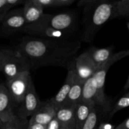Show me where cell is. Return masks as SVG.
Instances as JSON below:
<instances>
[{
    "mask_svg": "<svg viewBox=\"0 0 129 129\" xmlns=\"http://www.w3.org/2000/svg\"><path fill=\"white\" fill-rule=\"evenodd\" d=\"M80 47L79 40L27 36L20 39L15 50L27 59L31 69L54 66L64 68L68 70L72 66Z\"/></svg>",
    "mask_w": 129,
    "mask_h": 129,
    "instance_id": "6da1fadb",
    "label": "cell"
},
{
    "mask_svg": "<svg viewBox=\"0 0 129 129\" xmlns=\"http://www.w3.org/2000/svg\"><path fill=\"white\" fill-rule=\"evenodd\" d=\"M83 8V28L82 40L92 42L101 28L114 18L115 1L108 0H84L78 2Z\"/></svg>",
    "mask_w": 129,
    "mask_h": 129,
    "instance_id": "7a4b0ae2",
    "label": "cell"
},
{
    "mask_svg": "<svg viewBox=\"0 0 129 129\" xmlns=\"http://www.w3.org/2000/svg\"><path fill=\"white\" fill-rule=\"evenodd\" d=\"M129 56L128 50L118 52L113 55L111 59L101 68L97 69L94 74V78L97 84V93L94 101V107L101 116H108L112 108L111 101L106 96L104 92V84L106 74L113 64L123 58Z\"/></svg>",
    "mask_w": 129,
    "mask_h": 129,
    "instance_id": "3957f363",
    "label": "cell"
},
{
    "mask_svg": "<svg viewBox=\"0 0 129 129\" xmlns=\"http://www.w3.org/2000/svg\"><path fill=\"white\" fill-rule=\"evenodd\" d=\"M3 62L1 71L6 79V81L16 78L25 72H30V63L27 59L15 50H4Z\"/></svg>",
    "mask_w": 129,
    "mask_h": 129,
    "instance_id": "277c9868",
    "label": "cell"
},
{
    "mask_svg": "<svg viewBox=\"0 0 129 129\" xmlns=\"http://www.w3.org/2000/svg\"><path fill=\"white\" fill-rule=\"evenodd\" d=\"M39 21L55 30L67 33L75 26L77 16L73 11H66L54 15L44 13Z\"/></svg>",
    "mask_w": 129,
    "mask_h": 129,
    "instance_id": "5b68a950",
    "label": "cell"
},
{
    "mask_svg": "<svg viewBox=\"0 0 129 129\" xmlns=\"http://www.w3.org/2000/svg\"><path fill=\"white\" fill-rule=\"evenodd\" d=\"M32 81L30 72H25L6 81V86L14 103L21 104Z\"/></svg>",
    "mask_w": 129,
    "mask_h": 129,
    "instance_id": "8992f818",
    "label": "cell"
},
{
    "mask_svg": "<svg viewBox=\"0 0 129 129\" xmlns=\"http://www.w3.org/2000/svg\"><path fill=\"white\" fill-rule=\"evenodd\" d=\"M22 31L29 36L42 39L66 40L67 37V33L55 30L40 21L26 25Z\"/></svg>",
    "mask_w": 129,
    "mask_h": 129,
    "instance_id": "52a82bcc",
    "label": "cell"
},
{
    "mask_svg": "<svg viewBox=\"0 0 129 129\" xmlns=\"http://www.w3.org/2000/svg\"><path fill=\"white\" fill-rule=\"evenodd\" d=\"M0 25L1 33L5 35H10L18 31H22L27 25L22 8L10 10Z\"/></svg>",
    "mask_w": 129,
    "mask_h": 129,
    "instance_id": "ba28073f",
    "label": "cell"
},
{
    "mask_svg": "<svg viewBox=\"0 0 129 129\" xmlns=\"http://www.w3.org/2000/svg\"><path fill=\"white\" fill-rule=\"evenodd\" d=\"M41 103L42 102H40L34 84L32 81L22 102L19 105L16 113V115L22 118L27 119L29 117H31L37 110Z\"/></svg>",
    "mask_w": 129,
    "mask_h": 129,
    "instance_id": "9c48e42d",
    "label": "cell"
},
{
    "mask_svg": "<svg viewBox=\"0 0 129 129\" xmlns=\"http://www.w3.org/2000/svg\"><path fill=\"white\" fill-rule=\"evenodd\" d=\"M72 66L77 79L83 83L93 76L97 70L87 50L76 56Z\"/></svg>",
    "mask_w": 129,
    "mask_h": 129,
    "instance_id": "30bf717a",
    "label": "cell"
},
{
    "mask_svg": "<svg viewBox=\"0 0 129 129\" xmlns=\"http://www.w3.org/2000/svg\"><path fill=\"white\" fill-rule=\"evenodd\" d=\"M57 110L58 109L50 100L42 102L37 110L30 117L29 123H39L46 125L56 117Z\"/></svg>",
    "mask_w": 129,
    "mask_h": 129,
    "instance_id": "8fae6325",
    "label": "cell"
},
{
    "mask_svg": "<svg viewBox=\"0 0 129 129\" xmlns=\"http://www.w3.org/2000/svg\"><path fill=\"white\" fill-rule=\"evenodd\" d=\"M13 103L6 85L0 84V119L3 123L11 120L17 116L13 109Z\"/></svg>",
    "mask_w": 129,
    "mask_h": 129,
    "instance_id": "7c38bea8",
    "label": "cell"
},
{
    "mask_svg": "<svg viewBox=\"0 0 129 129\" xmlns=\"http://www.w3.org/2000/svg\"><path fill=\"white\" fill-rule=\"evenodd\" d=\"M76 75L74 69L72 68V66H71L68 69L67 77H66V79L62 86L61 87V88L58 91V93L56 94V95L49 100L55 106L57 109L61 108L64 105L70 90L73 84L74 83Z\"/></svg>",
    "mask_w": 129,
    "mask_h": 129,
    "instance_id": "4fadbf2b",
    "label": "cell"
},
{
    "mask_svg": "<svg viewBox=\"0 0 129 129\" xmlns=\"http://www.w3.org/2000/svg\"><path fill=\"white\" fill-rule=\"evenodd\" d=\"M22 9L27 25L39 21L44 14V8L35 0L25 1Z\"/></svg>",
    "mask_w": 129,
    "mask_h": 129,
    "instance_id": "5bb4252c",
    "label": "cell"
},
{
    "mask_svg": "<svg viewBox=\"0 0 129 129\" xmlns=\"http://www.w3.org/2000/svg\"><path fill=\"white\" fill-rule=\"evenodd\" d=\"M75 108L76 106L64 105L58 109L55 117L63 129H75Z\"/></svg>",
    "mask_w": 129,
    "mask_h": 129,
    "instance_id": "9a60e30c",
    "label": "cell"
},
{
    "mask_svg": "<svg viewBox=\"0 0 129 129\" xmlns=\"http://www.w3.org/2000/svg\"><path fill=\"white\" fill-rule=\"evenodd\" d=\"M87 52L97 69L104 65L114 54L112 46L104 48L92 47Z\"/></svg>",
    "mask_w": 129,
    "mask_h": 129,
    "instance_id": "2e32d148",
    "label": "cell"
},
{
    "mask_svg": "<svg viewBox=\"0 0 129 129\" xmlns=\"http://www.w3.org/2000/svg\"><path fill=\"white\" fill-rule=\"evenodd\" d=\"M83 84V82L80 81L76 77L75 81L70 90L64 105L77 106L82 101Z\"/></svg>",
    "mask_w": 129,
    "mask_h": 129,
    "instance_id": "e0dca14e",
    "label": "cell"
},
{
    "mask_svg": "<svg viewBox=\"0 0 129 129\" xmlns=\"http://www.w3.org/2000/svg\"><path fill=\"white\" fill-rule=\"evenodd\" d=\"M97 93V84L94 76L87 79L83 84L81 102L94 105Z\"/></svg>",
    "mask_w": 129,
    "mask_h": 129,
    "instance_id": "ac0fdd59",
    "label": "cell"
},
{
    "mask_svg": "<svg viewBox=\"0 0 129 129\" xmlns=\"http://www.w3.org/2000/svg\"><path fill=\"white\" fill-rule=\"evenodd\" d=\"M94 105L80 102L75 108V129H80L91 113Z\"/></svg>",
    "mask_w": 129,
    "mask_h": 129,
    "instance_id": "d6986e66",
    "label": "cell"
},
{
    "mask_svg": "<svg viewBox=\"0 0 129 129\" xmlns=\"http://www.w3.org/2000/svg\"><path fill=\"white\" fill-rule=\"evenodd\" d=\"M25 1L23 0H0V24L6 14L20 5H24Z\"/></svg>",
    "mask_w": 129,
    "mask_h": 129,
    "instance_id": "ffe728a7",
    "label": "cell"
},
{
    "mask_svg": "<svg viewBox=\"0 0 129 129\" xmlns=\"http://www.w3.org/2000/svg\"><path fill=\"white\" fill-rule=\"evenodd\" d=\"M101 117V114L99 113L96 107H94L88 118L80 129H98Z\"/></svg>",
    "mask_w": 129,
    "mask_h": 129,
    "instance_id": "44dd1931",
    "label": "cell"
},
{
    "mask_svg": "<svg viewBox=\"0 0 129 129\" xmlns=\"http://www.w3.org/2000/svg\"><path fill=\"white\" fill-rule=\"evenodd\" d=\"M117 17L129 18V0L115 1L114 18Z\"/></svg>",
    "mask_w": 129,
    "mask_h": 129,
    "instance_id": "7402d4cb",
    "label": "cell"
},
{
    "mask_svg": "<svg viewBox=\"0 0 129 129\" xmlns=\"http://www.w3.org/2000/svg\"><path fill=\"white\" fill-rule=\"evenodd\" d=\"M29 125V120L16 116L11 120L3 123L1 129H27Z\"/></svg>",
    "mask_w": 129,
    "mask_h": 129,
    "instance_id": "603a6c76",
    "label": "cell"
},
{
    "mask_svg": "<svg viewBox=\"0 0 129 129\" xmlns=\"http://www.w3.org/2000/svg\"><path fill=\"white\" fill-rule=\"evenodd\" d=\"M129 107V92L121 96L112 107L111 110L109 113V118H111L117 112Z\"/></svg>",
    "mask_w": 129,
    "mask_h": 129,
    "instance_id": "cb8c5ba5",
    "label": "cell"
},
{
    "mask_svg": "<svg viewBox=\"0 0 129 129\" xmlns=\"http://www.w3.org/2000/svg\"><path fill=\"white\" fill-rule=\"evenodd\" d=\"M37 3L45 8H59L70 6L75 0H35Z\"/></svg>",
    "mask_w": 129,
    "mask_h": 129,
    "instance_id": "d4e9b609",
    "label": "cell"
},
{
    "mask_svg": "<svg viewBox=\"0 0 129 129\" xmlns=\"http://www.w3.org/2000/svg\"><path fill=\"white\" fill-rule=\"evenodd\" d=\"M46 129H63L60 122L56 117L46 125Z\"/></svg>",
    "mask_w": 129,
    "mask_h": 129,
    "instance_id": "484cf974",
    "label": "cell"
},
{
    "mask_svg": "<svg viewBox=\"0 0 129 129\" xmlns=\"http://www.w3.org/2000/svg\"><path fill=\"white\" fill-rule=\"evenodd\" d=\"M27 129H46V125L39 123H29Z\"/></svg>",
    "mask_w": 129,
    "mask_h": 129,
    "instance_id": "4316f807",
    "label": "cell"
},
{
    "mask_svg": "<svg viewBox=\"0 0 129 129\" xmlns=\"http://www.w3.org/2000/svg\"><path fill=\"white\" fill-rule=\"evenodd\" d=\"M115 127H113L112 125L107 123H100L99 125L98 129H114Z\"/></svg>",
    "mask_w": 129,
    "mask_h": 129,
    "instance_id": "83f0119b",
    "label": "cell"
},
{
    "mask_svg": "<svg viewBox=\"0 0 129 129\" xmlns=\"http://www.w3.org/2000/svg\"><path fill=\"white\" fill-rule=\"evenodd\" d=\"M5 54H4V50H0V72L1 71V66H2Z\"/></svg>",
    "mask_w": 129,
    "mask_h": 129,
    "instance_id": "f1b7e54d",
    "label": "cell"
},
{
    "mask_svg": "<svg viewBox=\"0 0 129 129\" xmlns=\"http://www.w3.org/2000/svg\"><path fill=\"white\" fill-rule=\"evenodd\" d=\"M129 89V75L128 76L127 79H126V81L125 83V86H124V89L125 90H126V89Z\"/></svg>",
    "mask_w": 129,
    "mask_h": 129,
    "instance_id": "f546056e",
    "label": "cell"
},
{
    "mask_svg": "<svg viewBox=\"0 0 129 129\" xmlns=\"http://www.w3.org/2000/svg\"><path fill=\"white\" fill-rule=\"evenodd\" d=\"M3 125V122L2 120H1L0 119V129L2 128Z\"/></svg>",
    "mask_w": 129,
    "mask_h": 129,
    "instance_id": "4dcf8cb0",
    "label": "cell"
},
{
    "mask_svg": "<svg viewBox=\"0 0 129 129\" xmlns=\"http://www.w3.org/2000/svg\"><path fill=\"white\" fill-rule=\"evenodd\" d=\"M126 26H127L128 29V30H129V21L127 23V24H126Z\"/></svg>",
    "mask_w": 129,
    "mask_h": 129,
    "instance_id": "1f68e13d",
    "label": "cell"
}]
</instances>
